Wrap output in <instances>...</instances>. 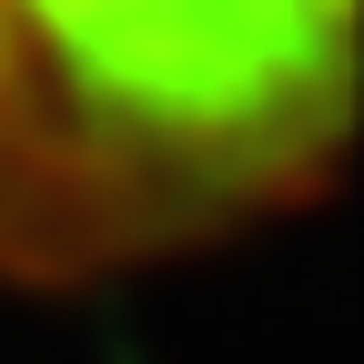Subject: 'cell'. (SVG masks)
Masks as SVG:
<instances>
[{"label": "cell", "mask_w": 364, "mask_h": 364, "mask_svg": "<svg viewBox=\"0 0 364 364\" xmlns=\"http://www.w3.org/2000/svg\"><path fill=\"white\" fill-rule=\"evenodd\" d=\"M11 61L122 162L253 172L344 112L354 0H0Z\"/></svg>", "instance_id": "6da1fadb"}]
</instances>
